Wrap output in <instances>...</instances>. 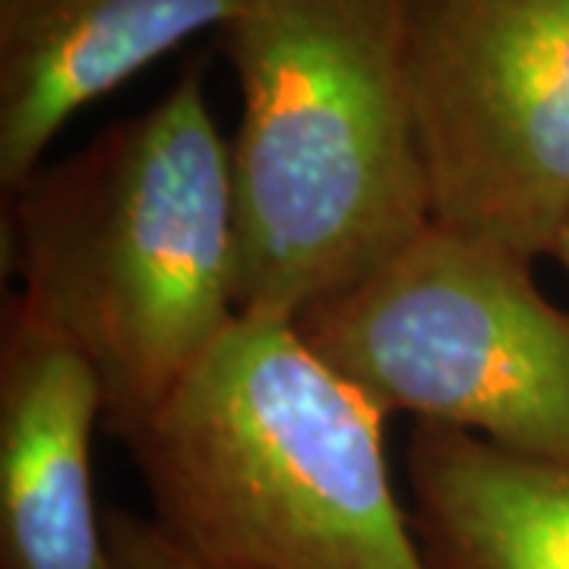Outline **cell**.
<instances>
[{
	"label": "cell",
	"instance_id": "1",
	"mask_svg": "<svg viewBox=\"0 0 569 569\" xmlns=\"http://www.w3.org/2000/svg\"><path fill=\"white\" fill-rule=\"evenodd\" d=\"M3 200L17 295L80 351L127 443L241 317L231 142L203 63Z\"/></svg>",
	"mask_w": 569,
	"mask_h": 569
},
{
	"label": "cell",
	"instance_id": "2",
	"mask_svg": "<svg viewBox=\"0 0 569 569\" xmlns=\"http://www.w3.org/2000/svg\"><path fill=\"white\" fill-rule=\"evenodd\" d=\"M222 36L238 307L295 323L433 224L402 0H247Z\"/></svg>",
	"mask_w": 569,
	"mask_h": 569
},
{
	"label": "cell",
	"instance_id": "3",
	"mask_svg": "<svg viewBox=\"0 0 569 569\" xmlns=\"http://www.w3.org/2000/svg\"><path fill=\"white\" fill-rule=\"evenodd\" d=\"M127 449L152 522L216 569H427L383 411L295 323L238 317Z\"/></svg>",
	"mask_w": 569,
	"mask_h": 569
},
{
	"label": "cell",
	"instance_id": "4",
	"mask_svg": "<svg viewBox=\"0 0 569 569\" xmlns=\"http://www.w3.org/2000/svg\"><path fill=\"white\" fill-rule=\"evenodd\" d=\"M295 329L383 418L569 462V310L507 247L427 224Z\"/></svg>",
	"mask_w": 569,
	"mask_h": 569
},
{
	"label": "cell",
	"instance_id": "5",
	"mask_svg": "<svg viewBox=\"0 0 569 569\" xmlns=\"http://www.w3.org/2000/svg\"><path fill=\"white\" fill-rule=\"evenodd\" d=\"M433 224L535 260L569 219V0H402Z\"/></svg>",
	"mask_w": 569,
	"mask_h": 569
},
{
	"label": "cell",
	"instance_id": "6",
	"mask_svg": "<svg viewBox=\"0 0 569 569\" xmlns=\"http://www.w3.org/2000/svg\"><path fill=\"white\" fill-rule=\"evenodd\" d=\"M102 396L20 295L0 320V569H114L92 485Z\"/></svg>",
	"mask_w": 569,
	"mask_h": 569
},
{
	"label": "cell",
	"instance_id": "7",
	"mask_svg": "<svg viewBox=\"0 0 569 569\" xmlns=\"http://www.w3.org/2000/svg\"><path fill=\"white\" fill-rule=\"evenodd\" d=\"M247 0H0V190L17 193L77 111Z\"/></svg>",
	"mask_w": 569,
	"mask_h": 569
},
{
	"label": "cell",
	"instance_id": "8",
	"mask_svg": "<svg viewBox=\"0 0 569 569\" xmlns=\"http://www.w3.org/2000/svg\"><path fill=\"white\" fill-rule=\"evenodd\" d=\"M406 471L427 569H569V462L418 425Z\"/></svg>",
	"mask_w": 569,
	"mask_h": 569
},
{
	"label": "cell",
	"instance_id": "9",
	"mask_svg": "<svg viewBox=\"0 0 569 569\" xmlns=\"http://www.w3.org/2000/svg\"><path fill=\"white\" fill-rule=\"evenodd\" d=\"M104 538L114 569H216L178 548L149 516L123 507L104 509Z\"/></svg>",
	"mask_w": 569,
	"mask_h": 569
},
{
	"label": "cell",
	"instance_id": "10",
	"mask_svg": "<svg viewBox=\"0 0 569 569\" xmlns=\"http://www.w3.org/2000/svg\"><path fill=\"white\" fill-rule=\"evenodd\" d=\"M550 257H553L557 263L563 266V272L569 276V219L563 222V228L557 231V238H553V247H550Z\"/></svg>",
	"mask_w": 569,
	"mask_h": 569
}]
</instances>
